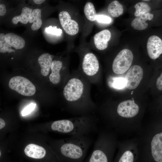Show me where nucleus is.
<instances>
[{
	"label": "nucleus",
	"instance_id": "obj_1",
	"mask_svg": "<svg viewBox=\"0 0 162 162\" xmlns=\"http://www.w3.org/2000/svg\"><path fill=\"white\" fill-rule=\"evenodd\" d=\"M118 142L113 131L107 129L100 130L92 151L85 162H113Z\"/></svg>",
	"mask_w": 162,
	"mask_h": 162
},
{
	"label": "nucleus",
	"instance_id": "obj_2",
	"mask_svg": "<svg viewBox=\"0 0 162 162\" xmlns=\"http://www.w3.org/2000/svg\"><path fill=\"white\" fill-rule=\"evenodd\" d=\"M98 120L92 117L82 116L53 122L52 130L73 136H90L98 131Z\"/></svg>",
	"mask_w": 162,
	"mask_h": 162
},
{
	"label": "nucleus",
	"instance_id": "obj_3",
	"mask_svg": "<svg viewBox=\"0 0 162 162\" xmlns=\"http://www.w3.org/2000/svg\"><path fill=\"white\" fill-rule=\"evenodd\" d=\"M92 142L90 136H73L61 145L59 151L64 162H83Z\"/></svg>",
	"mask_w": 162,
	"mask_h": 162
},
{
	"label": "nucleus",
	"instance_id": "obj_4",
	"mask_svg": "<svg viewBox=\"0 0 162 162\" xmlns=\"http://www.w3.org/2000/svg\"><path fill=\"white\" fill-rule=\"evenodd\" d=\"M117 154L113 162H136L139 155L138 140L118 141Z\"/></svg>",
	"mask_w": 162,
	"mask_h": 162
},
{
	"label": "nucleus",
	"instance_id": "obj_5",
	"mask_svg": "<svg viewBox=\"0 0 162 162\" xmlns=\"http://www.w3.org/2000/svg\"><path fill=\"white\" fill-rule=\"evenodd\" d=\"M8 86L10 89L24 96H32L36 92L34 85L27 79L20 76H15L11 78Z\"/></svg>",
	"mask_w": 162,
	"mask_h": 162
},
{
	"label": "nucleus",
	"instance_id": "obj_6",
	"mask_svg": "<svg viewBox=\"0 0 162 162\" xmlns=\"http://www.w3.org/2000/svg\"><path fill=\"white\" fill-rule=\"evenodd\" d=\"M134 58L131 51L124 49L120 51L115 58L112 64L113 72L117 74H124L131 66Z\"/></svg>",
	"mask_w": 162,
	"mask_h": 162
},
{
	"label": "nucleus",
	"instance_id": "obj_7",
	"mask_svg": "<svg viewBox=\"0 0 162 162\" xmlns=\"http://www.w3.org/2000/svg\"><path fill=\"white\" fill-rule=\"evenodd\" d=\"M84 90V85L80 79L73 78L69 80L63 89L64 96L68 101L75 102L82 96Z\"/></svg>",
	"mask_w": 162,
	"mask_h": 162
},
{
	"label": "nucleus",
	"instance_id": "obj_8",
	"mask_svg": "<svg viewBox=\"0 0 162 162\" xmlns=\"http://www.w3.org/2000/svg\"><path fill=\"white\" fill-rule=\"evenodd\" d=\"M139 107L134 100H128L120 102L118 105L117 114L123 118L130 119L134 117L138 113Z\"/></svg>",
	"mask_w": 162,
	"mask_h": 162
},
{
	"label": "nucleus",
	"instance_id": "obj_9",
	"mask_svg": "<svg viewBox=\"0 0 162 162\" xmlns=\"http://www.w3.org/2000/svg\"><path fill=\"white\" fill-rule=\"evenodd\" d=\"M143 74V69L140 66L134 65L131 67L125 76L127 88L133 89L136 88L142 78Z\"/></svg>",
	"mask_w": 162,
	"mask_h": 162
},
{
	"label": "nucleus",
	"instance_id": "obj_10",
	"mask_svg": "<svg viewBox=\"0 0 162 162\" xmlns=\"http://www.w3.org/2000/svg\"><path fill=\"white\" fill-rule=\"evenodd\" d=\"M147 48L148 55L151 59H158L162 55V38L156 35L151 36L148 39Z\"/></svg>",
	"mask_w": 162,
	"mask_h": 162
},
{
	"label": "nucleus",
	"instance_id": "obj_11",
	"mask_svg": "<svg viewBox=\"0 0 162 162\" xmlns=\"http://www.w3.org/2000/svg\"><path fill=\"white\" fill-rule=\"evenodd\" d=\"M58 16L61 25L66 33L73 35L78 33L79 30L78 24L76 21L71 19L70 15L67 11H61Z\"/></svg>",
	"mask_w": 162,
	"mask_h": 162
},
{
	"label": "nucleus",
	"instance_id": "obj_12",
	"mask_svg": "<svg viewBox=\"0 0 162 162\" xmlns=\"http://www.w3.org/2000/svg\"><path fill=\"white\" fill-rule=\"evenodd\" d=\"M82 70L87 75H95L99 68V63L96 56L92 53H88L84 56L82 64Z\"/></svg>",
	"mask_w": 162,
	"mask_h": 162
},
{
	"label": "nucleus",
	"instance_id": "obj_13",
	"mask_svg": "<svg viewBox=\"0 0 162 162\" xmlns=\"http://www.w3.org/2000/svg\"><path fill=\"white\" fill-rule=\"evenodd\" d=\"M111 34L107 29L103 30L96 34L94 37V41L96 48L103 50L107 48L108 42L111 38Z\"/></svg>",
	"mask_w": 162,
	"mask_h": 162
},
{
	"label": "nucleus",
	"instance_id": "obj_14",
	"mask_svg": "<svg viewBox=\"0 0 162 162\" xmlns=\"http://www.w3.org/2000/svg\"><path fill=\"white\" fill-rule=\"evenodd\" d=\"M24 152L27 156L37 159L44 158L46 154V150L44 148L34 144L27 145L24 149Z\"/></svg>",
	"mask_w": 162,
	"mask_h": 162
},
{
	"label": "nucleus",
	"instance_id": "obj_15",
	"mask_svg": "<svg viewBox=\"0 0 162 162\" xmlns=\"http://www.w3.org/2000/svg\"><path fill=\"white\" fill-rule=\"evenodd\" d=\"M154 17V15L150 12L142 14L134 18L131 23L132 26L134 29L138 30H143L148 26L146 21L148 20H151Z\"/></svg>",
	"mask_w": 162,
	"mask_h": 162
},
{
	"label": "nucleus",
	"instance_id": "obj_16",
	"mask_svg": "<svg viewBox=\"0 0 162 162\" xmlns=\"http://www.w3.org/2000/svg\"><path fill=\"white\" fill-rule=\"evenodd\" d=\"M52 56L49 53H44L41 55L38 59L41 68V73L43 76H46L49 74L53 61Z\"/></svg>",
	"mask_w": 162,
	"mask_h": 162
},
{
	"label": "nucleus",
	"instance_id": "obj_17",
	"mask_svg": "<svg viewBox=\"0 0 162 162\" xmlns=\"http://www.w3.org/2000/svg\"><path fill=\"white\" fill-rule=\"evenodd\" d=\"M5 37L8 44L16 49H21L25 45L24 40L21 37L14 33H7L5 35Z\"/></svg>",
	"mask_w": 162,
	"mask_h": 162
},
{
	"label": "nucleus",
	"instance_id": "obj_18",
	"mask_svg": "<svg viewBox=\"0 0 162 162\" xmlns=\"http://www.w3.org/2000/svg\"><path fill=\"white\" fill-rule=\"evenodd\" d=\"M62 66V63L60 61L54 60L51 67V73L49 77L50 81L53 84H56L60 80V71Z\"/></svg>",
	"mask_w": 162,
	"mask_h": 162
},
{
	"label": "nucleus",
	"instance_id": "obj_19",
	"mask_svg": "<svg viewBox=\"0 0 162 162\" xmlns=\"http://www.w3.org/2000/svg\"><path fill=\"white\" fill-rule=\"evenodd\" d=\"M40 9L37 8L32 10L29 20V23H33L31 27L32 30H38L41 27L42 23Z\"/></svg>",
	"mask_w": 162,
	"mask_h": 162
},
{
	"label": "nucleus",
	"instance_id": "obj_20",
	"mask_svg": "<svg viewBox=\"0 0 162 162\" xmlns=\"http://www.w3.org/2000/svg\"><path fill=\"white\" fill-rule=\"evenodd\" d=\"M32 11V8L27 7L22 8L20 15L13 17L12 19V22L15 25L19 22L23 24H27L29 22Z\"/></svg>",
	"mask_w": 162,
	"mask_h": 162
},
{
	"label": "nucleus",
	"instance_id": "obj_21",
	"mask_svg": "<svg viewBox=\"0 0 162 162\" xmlns=\"http://www.w3.org/2000/svg\"><path fill=\"white\" fill-rule=\"evenodd\" d=\"M107 10L110 14L114 17H118L122 15L124 12L123 6L117 0L113 1L109 4Z\"/></svg>",
	"mask_w": 162,
	"mask_h": 162
},
{
	"label": "nucleus",
	"instance_id": "obj_22",
	"mask_svg": "<svg viewBox=\"0 0 162 162\" xmlns=\"http://www.w3.org/2000/svg\"><path fill=\"white\" fill-rule=\"evenodd\" d=\"M84 12L86 16L89 20L93 21L96 20L98 15L94 6L92 3L88 2L86 4Z\"/></svg>",
	"mask_w": 162,
	"mask_h": 162
},
{
	"label": "nucleus",
	"instance_id": "obj_23",
	"mask_svg": "<svg viewBox=\"0 0 162 162\" xmlns=\"http://www.w3.org/2000/svg\"><path fill=\"white\" fill-rule=\"evenodd\" d=\"M134 7L136 9L134 15L136 17L149 12L151 10V8L148 4L144 2L137 3Z\"/></svg>",
	"mask_w": 162,
	"mask_h": 162
},
{
	"label": "nucleus",
	"instance_id": "obj_24",
	"mask_svg": "<svg viewBox=\"0 0 162 162\" xmlns=\"http://www.w3.org/2000/svg\"><path fill=\"white\" fill-rule=\"evenodd\" d=\"M10 46L7 42L5 37V35L2 33L0 34V52L5 53L7 52H15V51L11 49Z\"/></svg>",
	"mask_w": 162,
	"mask_h": 162
},
{
	"label": "nucleus",
	"instance_id": "obj_25",
	"mask_svg": "<svg viewBox=\"0 0 162 162\" xmlns=\"http://www.w3.org/2000/svg\"><path fill=\"white\" fill-rule=\"evenodd\" d=\"M126 82L125 78L119 77L115 78L113 82V86L116 88L121 89L126 86Z\"/></svg>",
	"mask_w": 162,
	"mask_h": 162
},
{
	"label": "nucleus",
	"instance_id": "obj_26",
	"mask_svg": "<svg viewBox=\"0 0 162 162\" xmlns=\"http://www.w3.org/2000/svg\"><path fill=\"white\" fill-rule=\"evenodd\" d=\"M46 32L49 34L57 36L60 35L62 33V30L60 28H57L56 26H50L45 28Z\"/></svg>",
	"mask_w": 162,
	"mask_h": 162
},
{
	"label": "nucleus",
	"instance_id": "obj_27",
	"mask_svg": "<svg viewBox=\"0 0 162 162\" xmlns=\"http://www.w3.org/2000/svg\"><path fill=\"white\" fill-rule=\"evenodd\" d=\"M96 20L99 22L105 24H109L112 21V19L110 17L103 15H98Z\"/></svg>",
	"mask_w": 162,
	"mask_h": 162
},
{
	"label": "nucleus",
	"instance_id": "obj_28",
	"mask_svg": "<svg viewBox=\"0 0 162 162\" xmlns=\"http://www.w3.org/2000/svg\"><path fill=\"white\" fill-rule=\"evenodd\" d=\"M35 106L36 104L32 103L29 104L22 110V115L24 116L30 114L34 110Z\"/></svg>",
	"mask_w": 162,
	"mask_h": 162
},
{
	"label": "nucleus",
	"instance_id": "obj_29",
	"mask_svg": "<svg viewBox=\"0 0 162 162\" xmlns=\"http://www.w3.org/2000/svg\"><path fill=\"white\" fill-rule=\"evenodd\" d=\"M155 86L158 90L162 92V71L156 79Z\"/></svg>",
	"mask_w": 162,
	"mask_h": 162
},
{
	"label": "nucleus",
	"instance_id": "obj_30",
	"mask_svg": "<svg viewBox=\"0 0 162 162\" xmlns=\"http://www.w3.org/2000/svg\"><path fill=\"white\" fill-rule=\"evenodd\" d=\"M6 9L5 5L2 4H0V15L3 16L6 13Z\"/></svg>",
	"mask_w": 162,
	"mask_h": 162
},
{
	"label": "nucleus",
	"instance_id": "obj_31",
	"mask_svg": "<svg viewBox=\"0 0 162 162\" xmlns=\"http://www.w3.org/2000/svg\"><path fill=\"white\" fill-rule=\"evenodd\" d=\"M5 122L2 118H0V129L3 128L5 125Z\"/></svg>",
	"mask_w": 162,
	"mask_h": 162
},
{
	"label": "nucleus",
	"instance_id": "obj_32",
	"mask_svg": "<svg viewBox=\"0 0 162 162\" xmlns=\"http://www.w3.org/2000/svg\"><path fill=\"white\" fill-rule=\"evenodd\" d=\"M45 1L44 0H33V2L37 4H40Z\"/></svg>",
	"mask_w": 162,
	"mask_h": 162
},
{
	"label": "nucleus",
	"instance_id": "obj_33",
	"mask_svg": "<svg viewBox=\"0 0 162 162\" xmlns=\"http://www.w3.org/2000/svg\"><path fill=\"white\" fill-rule=\"evenodd\" d=\"M143 1H149V0H143Z\"/></svg>",
	"mask_w": 162,
	"mask_h": 162
}]
</instances>
